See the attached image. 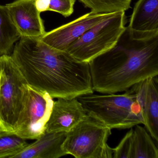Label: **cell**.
I'll list each match as a JSON object with an SVG mask.
<instances>
[{
	"label": "cell",
	"mask_w": 158,
	"mask_h": 158,
	"mask_svg": "<svg viewBox=\"0 0 158 158\" xmlns=\"http://www.w3.org/2000/svg\"><path fill=\"white\" fill-rule=\"evenodd\" d=\"M11 57L27 84L53 98H74L94 92L88 63L50 47L40 37H21Z\"/></svg>",
	"instance_id": "cell-1"
},
{
	"label": "cell",
	"mask_w": 158,
	"mask_h": 158,
	"mask_svg": "<svg viewBox=\"0 0 158 158\" xmlns=\"http://www.w3.org/2000/svg\"><path fill=\"white\" fill-rule=\"evenodd\" d=\"M93 90L115 94L158 74V36L131 38L126 29L117 44L89 63Z\"/></svg>",
	"instance_id": "cell-2"
},
{
	"label": "cell",
	"mask_w": 158,
	"mask_h": 158,
	"mask_svg": "<svg viewBox=\"0 0 158 158\" xmlns=\"http://www.w3.org/2000/svg\"><path fill=\"white\" fill-rule=\"evenodd\" d=\"M123 94H85L77 97L87 115L111 129L143 124L140 104L132 87Z\"/></svg>",
	"instance_id": "cell-3"
},
{
	"label": "cell",
	"mask_w": 158,
	"mask_h": 158,
	"mask_svg": "<svg viewBox=\"0 0 158 158\" xmlns=\"http://www.w3.org/2000/svg\"><path fill=\"white\" fill-rule=\"evenodd\" d=\"M27 85L11 56H0V130L16 131L24 106Z\"/></svg>",
	"instance_id": "cell-4"
},
{
	"label": "cell",
	"mask_w": 158,
	"mask_h": 158,
	"mask_svg": "<svg viewBox=\"0 0 158 158\" xmlns=\"http://www.w3.org/2000/svg\"><path fill=\"white\" fill-rule=\"evenodd\" d=\"M125 11L115 12L89 29L66 50L79 61L89 63L115 46L127 28Z\"/></svg>",
	"instance_id": "cell-5"
},
{
	"label": "cell",
	"mask_w": 158,
	"mask_h": 158,
	"mask_svg": "<svg viewBox=\"0 0 158 158\" xmlns=\"http://www.w3.org/2000/svg\"><path fill=\"white\" fill-rule=\"evenodd\" d=\"M111 129L87 114L66 133L62 148L76 158H113L107 140Z\"/></svg>",
	"instance_id": "cell-6"
},
{
	"label": "cell",
	"mask_w": 158,
	"mask_h": 158,
	"mask_svg": "<svg viewBox=\"0 0 158 158\" xmlns=\"http://www.w3.org/2000/svg\"><path fill=\"white\" fill-rule=\"evenodd\" d=\"M54 101L46 91L27 84L23 110L16 135L25 139H37L45 133Z\"/></svg>",
	"instance_id": "cell-7"
},
{
	"label": "cell",
	"mask_w": 158,
	"mask_h": 158,
	"mask_svg": "<svg viewBox=\"0 0 158 158\" xmlns=\"http://www.w3.org/2000/svg\"><path fill=\"white\" fill-rule=\"evenodd\" d=\"M114 13H94L90 12L68 23L45 33L40 39L50 47L65 52L70 45L85 32Z\"/></svg>",
	"instance_id": "cell-8"
},
{
	"label": "cell",
	"mask_w": 158,
	"mask_h": 158,
	"mask_svg": "<svg viewBox=\"0 0 158 158\" xmlns=\"http://www.w3.org/2000/svg\"><path fill=\"white\" fill-rule=\"evenodd\" d=\"M127 30L135 40H149L158 36V0H138Z\"/></svg>",
	"instance_id": "cell-9"
},
{
	"label": "cell",
	"mask_w": 158,
	"mask_h": 158,
	"mask_svg": "<svg viewBox=\"0 0 158 158\" xmlns=\"http://www.w3.org/2000/svg\"><path fill=\"white\" fill-rule=\"evenodd\" d=\"M140 104L143 124L152 139L158 141L157 76L145 79L131 87Z\"/></svg>",
	"instance_id": "cell-10"
},
{
	"label": "cell",
	"mask_w": 158,
	"mask_h": 158,
	"mask_svg": "<svg viewBox=\"0 0 158 158\" xmlns=\"http://www.w3.org/2000/svg\"><path fill=\"white\" fill-rule=\"evenodd\" d=\"M35 0H16L6 5L21 37H40L45 27L35 4Z\"/></svg>",
	"instance_id": "cell-11"
},
{
	"label": "cell",
	"mask_w": 158,
	"mask_h": 158,
	"mask_svg": "<svg viewBox=\"0 0 158 158\" xmlns=\"http://www.w3.org/2000/svg\"><path fill=\"white\" fill-rule=\"evenodd\" d=\"M53 102L49 119L46 125L47 133L68 132L87 115L77 98H58Z\"/></svg>",
	"instance_id": "cell-12"
},
{
	"label": "cell",
	"mask_w": 158,
	"mask_h": 158,
	"mask_svg": "<svg viewBox=\"0 0 158 158\" xmlns=\"http://www.w3.org/2000/svg\"><path fill=\"white\" fill-rule=\"evenodd\" d=\"M66 132H45L32 144L10 158H59L66 155L62 145Z\"/></svg>",
	"instance_id": "cell-13"
},
{
	"label": "cell",
	"mask_w": 158,
	"mask_h": 158,
	"mask_svg": "<svg viewBox=\"0 0 158 158\" xmlns=\"http://www.w3.org/2000/svg\"><path fill=\"white\" fill-rule=\"evenodd\" d=\"M135 126L131 139L130 158H158V149L146 128Z\"/></svg>",
	"instance_id": "cell-14"
},
{
	"label": "cell",
	"mask_w": 158,
	"mask_h": 158,
	"mask_svg": "<svg viewBox=\"0 0 158 158\" xmlns=\"http://www.w3.org/2000/svg\"><path fill=\"white\" fill-rule=\"evenodd\" d=\"M21 37L7 7L0 5V56L8 55Z\"/></svg>",
	"instance_id": "cell-15"
},
{
	"label": "cell",
	"mask_w": 158,
	"mask_h": 158,
	"mask_svg": "<svg viewBox=\"0 0 158 158\" xmlns=\"http://www.w3.org/2000/svg\"><path fill=\"white\" fill-rule=\"evenodd\" d=\"M94 13L126 11L131 8L132 0H78Z\"/></svg>",
	"instance_id": "cell-16"
},
{
	"label": "cell",
	"mask_w": 158,
	"mask_h": 158,
	"mask_svg": "<svg viewBox=\"0 0 158 158\" xmlns=\"http://www.w3.org/2000/svg\"><path fill=\"white\" fill-rule=\"evenodd\" d=\"M28 144L26 139L15 133L0 130V158H10Z\"/></svg>",
	"instance_id": "cell-17"
},
{
	"label": "cell",
	"mask_w": 158,
	"mask_h": 158,
	"mask_svg": "<svg viewBox=\"0 0 158 158\" xmlns=\"http://www.w3.org/2000/svg\"><path fill=\"white\" fill-rule=\"evenodd\" d=\"M75 2V0H50L48 11L69 17L73 13Z\"/></svg>",
	"instance_id": "cell-18"
},
{
	"label": "cell",
	"mask_w": 158,
	"mask_h": 158,
	"mask_svg": "<svg viewBox=\"0 0 158 158\" xmlns=\"http://www.w3.org/2000/svg\"><path fill=\"white\" fill-rule=\"evenodd\" d=\"M126 133L116 148H113V158H130L133 128Z\"/></svg>",
	"instance_id": "cell-19"
},
{
	"label": "cell",
	"mask_w": 158,
	"mask_h": 158,
	"mask_svg": "<svg viewBox=\"0 0 158 158\" xmlns=\"http://www.w3.org/2000/svg\"><path fill=\"white\" fill-rule=\"evenodd\" d=\"M50 0H35V4L37 10L39 12L48 11Z\"/></svg>",
	"instance_id": "cell-20"
}]
</instances>
